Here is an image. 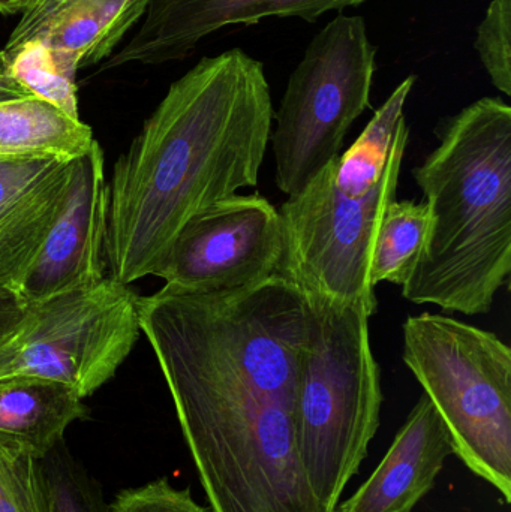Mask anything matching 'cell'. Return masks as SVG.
Segmentation results:
<instances>
[{
    "label": "cell",
    "instance_id": "e0dca14e",
    "mask_svg": "<svg viewBox=\"0 0 511 512\" xmlns=\"http://www.w3.org/2000/svg\"><path fill=\"white\" fill-rule=\"evenodd\" d=\"M429 207L425 201H393L384 213L372 248L371 285L404 286L425 246L429 230Z\"/></svg>",
    "mask_w": 511,
    "mask_h": 512
},
{
    "label": "cell",
    "instance_id": "8fae6325",
    "mask_svg": "<svg viewBox=\"0 0 511 512\" xmlns=\"http://www.w3.org/2000/svg\"><path fill=\"white\" fill-rule=\"evenodd\" d=\"M365 0H149L143 23L105 60L102 69L162 65L188 57L203 39L231 26H254L267 18L314 23L329 12L356 8Z\"/></svg>",
    "mask_w": 511,
    "mask_h": 512
},
{
    "label": "cell",
    "instance_id": "8992f818",
    "mask_svg": "<svg viewBox=\"0 0 511 512\" xmlns=\"http://www.w3.org/2000/svg\"><path fill=\"white\" fill-rule=\"evenodd\" d=\"M402 360L443 418L453 454L511 504V349L452 316L405 319Z\"/></svg>",
    "mask_w": 511,
    "mask_h": 512
},
{
    "label": "cell",
    "instance_id": "603a6c76",
    "mask_svg": "<svg viewBox=\"0 0 511 512\" xmlns=\"http://www.w3.org/2000/svg\"><path fill=\"white\" fill-rule=\"evenodd\" d=\"M29 319V304L15 292H0V349L18 339Z\"/></svg>",
    "mask_w": 511,
    "mask_h": 512
},
{
    "label": "cell",
    "instance_id": "30bf717a",
    "mask_svg": "<svg viewBox=\"0 0 511 512\" xmlns=\"http://www.w3.org/2000/svg\"><path fill=\"white\" fill-rule=\"evenodd\" d=\"M107 179L98 141L71 162L68 192L47 239L15 294L27 304L84 288L108 276Z\"/></svg>",
    "mask_w": 511,
    "mask_h": 512
},
{
    "label": "cell",
    "instance_id": "7a4b0ae2",
    "mask_svg": "<svg viewBox=\"0 0 511 512\" xmlns=\"http://www.w3.org/2000/svg\"><path fill=\"white\" fill-rule=\"evenodd\" d=\"M273 113L263 62L242 48L174 81L107 183L108 276H156L194 216L257 185Z\"/></svg>",
    "mask_w": 511,
    "mask_h": 512
},
{
    "label": "cell",
    "instance_id": "484cf974",
    "mask_svg": "<svg viewBox=\"0 0 511 512\" xmlns=\"http://www.w3.org/2000/svg\"><path fill=\"white\" fill-rule=\"evenodd\" d=\"M0 14H20V12H18L17 0H0Z\"/></svg>",
    "mask_w": 511,
    "mask_h": 512
},
{
    "label": "cell",
    "instance_id": "4316f807",
    "mask_svg": "<svg viewBox=\"0 0 511 512\" xmlns=\"http://www.w3.org/2000/svg\"><path fill=\"white\" fill-rule=\"evenodd\" d=\"M36 2H38V0H17L18 12H20V14H24V12H26L27 9L32 8Z\"/></svg>",
    "mask_w": 511,
    "mask_h": 512
},
{
    "label": "cell",
    "instance_id": "5bb4252c",
    "mask_svg": "<svg viewBox=\"0 0 511 512\" xmlns=\"http://www.w3.org/2000/svg\"><path fill=\"white\" fill-rule=\"evenodd\" d=\"M72 161H57L26 189L0 164V292H15L41 251L68 192Z\"/></svg>",
    "mask_w": 511,
    "mask_h": 512
},
{
    "label": "cell",
    "instance_id": "ba28073f",
    "mask_svg": "<svg viewBox=\"0 0 511 512\" xmlns=\"http://www.w3.org/2000/svg\"><path fill=\"white\" fill-rule=\"evenodd\" d=\"M140 333L138 295L107 276L29 304L8 375L62 382L84 400L116 375Z\"/></svg>",
    "mask_w": 511,
    "mask_h": 512
},
{
    "label": "cell",
    "instance_id": "52a82bcc",
    "mask_svg": "<svg viewBox=\"0 0 511 512\" xmlns=\"http://www.w3.org/2000/svg\"><path fill=\"white\" fill-rule=\"evenodd\" d=\"M377 51L365 18L344 12L309 42L273 113L275 180L287 197L339 156L351 126L371 105Z\"/></svg>",
    "mask_w": 511,
    "mask_h": 512
},
{
    "label": "cell",
    "instance_id": "5b68a950",
    "mask_svg": "<svg viewBox=\"0 0 511 512\" xmlns=\"http://www.w3.org/2000/svg\"><path fill=\"white\" fill-rule=\"evenodd\" d=\"M311 304V303H309ZM297 390L296 445L315 498L335 512L380 429L383 388L365 304H311Z\"/></svg>",
    "mask_w": 511,
    "mask_h": 512
},
{
    "label": "cell",
    "instance_id": "277c9868",
    "mask_svg": "<svg viewBox=\"0 0 511 512\" xmlns=\"http://www.w3.org/2000/svg\"><path fill=\"white\" fill-rule=\"evenodd\" d=\"M416 80L408 75L356 143L278 209L284 236L278 276L311 304H365L377 312L369 279L372 248L398 194L410 140L404 110Z\"/></svg>",
    "mask_w": 511,
    "mask_h": 512
},
{
    "label": "cell",
    "instance_id": "d6986e66",
    "mask_svg": "<svg viewBox=\"0 0 511 512\" xmlns=\"http://www.w3.org/2000/svg\"><path fill=\"white\" fill-rule=\"evenodd\" d=\"M45 512H111L96 481L59 444L39 460Z\"/></svg>",
    "mask_w": 511,
    "mask_h": 512
},
{
    "label": "cell",
    "instance_id": "3957f363",
    "mask_svg": "<svg viewBox=\"0 0 511 512\" xmlns=\"http://www.w3.org/2000/svg\"><path fill=\"white\" fill-rule=\"evenodd\" d=\"M435 135L438 146L413 170L431 219L402 295L485 315L511 273V107L485 96L444 117Z\"/></svg>",
    "mask_w": 511,
    "mask_h": 512
},
{
    "label": "cell",
    "instance_id": "d4e9b609",
    "mask_svg": "<svg viewBox=\"0 0 511 512\" xmlns=\"http://www.w3.org/2000/svg\"><path fill=\"white\" fill-rule=\"evenodd\" d=\"M15 352H17V340L12 342L11 345L6 346V348L0 349V378L8 375Z\"/></svg>",
    "mask_w": 511,
    "mask_h": 512
},
{
    "label": "cell",
    "instance_id": "44dd1931",
    "mask_svg": "<svg viewBox=\"0 0 511 512\" xmlns=\"http://www.w3.org/2000/svg\"><path fill=\"white\" fill-rule=\"evenodd\" d=\"M511 0H492L476 29L474 50L495 89L511 96Z\"/></svg>",
    "mask_w": 511,
    "mask_h": 512
},
{
    "label": "cell",
    "instance_id": "ffe728a7",
    "mask_svg": "<svg viewBox=\"0 0 511 512\" xmlns=\"http://www.w3.org/2000/svg\"><path fill=\"white\" fill-rule=\"evenodd\" d=\"M0 512H45L39 460L0 439Z\"/></svg>",
    "mask_w": 511,
    "mask_h": 512
},
{
    "label": "cell",
    "instance_id": "7402d4cb",
    "mask_svg": "<svg viewBox=\"0 0 511 512\" xmlns=\"http://www.w3.org/2000/svg\"><path fill=\"white\" fill-rule=\"evenodd\" d=\"M111 512H212L195 502L189 489H177L167 478L120 492Z\"/></svg>",
    "mask_w": 511,
    "mask_h": 512
},
{
    "label": "cell",
    "instance_id": "cb8c5ba5",
    "mask_svg": "<svg viewBox=\"0 0 511 512\" xmlns=\"http://www.w3.org/2000/svg\"><path fill=\"white\" fill-rule=\"evenodd\" d=\"M26 96H30L29 93L6 72L5 66L0 62V102L14 101Z\"/></svg>",
    "mask_w": 511,
    "mask_h": 512
},
{
    "label": "cell",
    "instance_id": "9c48e42d",
    "mask_svg": "<svg viewBox=\"0 0 511 512\" xmlns=\"http://www.w3.org/2000/svg\"><path fill=\"white\" fill-rule=\"evenodd\" d=\"M284 251L279 210L263 195H233L183 227L156 276L171 288L216 292L278 274Z\"/></svg>",
    "mask_w": 511,
    "mask_h": 512
},
{
    "label": "cell",
    "instance_id": "9a60e30c",
    "mask_svg": "<svg viewBox=\"0 0 511 512\" xmlns=\"http://www.w3.org/2000/svg\"><path fill=\"white\" fill-rule=\"evenodd\" d=\"M89 415L74 388L36 376L0 378V439L41 460L62 444L66 430Z\"/></svg>",
    "mask_w": 511,
    "mask_h": 512
},
{
    "label": "cell",
    "instance_id": "4fadbf2b",
    "mask_svg": "<svg viewBox=\"0 0 511 512\" xmlns=\"http://www.w3.org/2000/svg\"><path fill=\"white\" fill-rule=\"evenodd\" d=\"M149 0H38L21 14L2 56L29 41L71 51L80 69L104 62L143 18Z\"/></svg>",
    "mask_w": 511,
    "mask_h": 512
},
{
    "label": "cell",
    "instance_id": "2e32d148",
    "mask_svg": "<svg viewBox=\"0 0 511 512\" xmlns=\"http://www.w3.org/2000/svg\"><path fill=\"white\" fill-rule=\"evenodd\" d=\"M93 132L35 96L0 102V158L74 161L92 146Z\"/></svg>",
    "mask_w": 511,
    "mask_h": 512
},
{
    "label": "cell",
    "instance_id": "7c38bea8",
    "mask_svg": "<svg viewBox=\"0 0 511 512\" xmlns=\"http://www.w3.org/2000/svg\"><path fill=\"white\" fill-rule=\"evenodd\" d=\"M452 454L449 430L423 394L380 465L335 512H413L434 490L435 481Z\"/></svg>",
    "mask_w": 511,
    "mask_h": 512
},
{
    "label": "cell",
    "instance_id": "6da1fadb",
    "mask_svg": "<svg viewBox=\"0 0 511 512\" xmlns=\"http://www.w3.org/2000/svg\"><path fill=\"white\" fill-rule=\"evenodd\" d=\"M312 309L284 277L230 291L138 297L141 333L173 399L212 512H329L296 445Z\"/></svg>",
    "mask_w": 511,
    "mask_h": 512
},
{
    "label": "cell",
    "instance_id": "ac0fdd59",
    "mask_svg": "<svg viewBox=\"0 0 511 512\" xmlns=\"http://www.w3.org/2000/svg\"><path fill=\"white\" fill-rule=\"evenodd\" d=\"M0 62L30 96L50 102L72 119H80L75 83L80 62L71 51L35 39L9 56L0 54Z\"/></svg>",
    "mask_w": 511,
    "mask_h": 512
}]
</instances>
